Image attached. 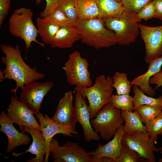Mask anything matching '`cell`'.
Returning <instances> with one entry per match:
<instances>
[{
  "label": "cell",
  "mask_w": 162,
  "mask_h": 162,
  "mask_svg": "<svg viewBox=\"0 0 162 162\" xmlns=\"http://www.w3.org/2000/svg\"><path fill=\"white\" fill-rule=\"evenodd\" d=\"M11 0H0V26L7 16L10 5Z\"/></svg>",
  "instance_id": "cell-36"
},
{
  "label": "cell",
  "mask_w": 162,
  "mask_h": 162,
  "mask_svg": "<svg viewBox=\"0 0 162 162\" xmlns=\"http://www.w3.org/2000/svg\"><path fill=\"white\" fill-rule=\"evenodd\" d=\"M122 143L136 151L140 157L148 162H156L154 152H159L148 132L136 131L131 135L124 133L122 139Z\"/></svg>",
  "instance_id": "cell-10"
},
{
  "label": "cell",
  "mask_w": 162,
  "mask_h": 162,
  "mask_svg": "<svg viewBox=\"0 0 162 162\" xmlns=\"http://www.w3.org/2000/svg\"><path fill=\"white\" fill-rule=\"evenodd\" d=\"M73 100L72 91L66 92L59 100L52 119L60 124L70 126L75 128L77 121Z\"/></svg>",
  "instance_id": "cell-16"
},
{
  "label": "cell",
  "mask_w": 162,
  "mask_h": 162,
  "mask_svg": "<svg viewBox=\"0 0 162 162\" xmlns=\"http://www.w3.org/2000/svg\"><path fill=\"white\" fill-rule=\"evenodd\" d=\"M155 9L152 0L147 4L137 13L133 14L134 16L138 22L142 20L146 21L154 18Z\"/></svg>",
  "instance_id": "cell-34"
},
{
  "label": "cell",
  "mask_w": 162,
  "mask_h": 162,
  "mask_svg": "<svg viewBox=\"0 0 162 162\" xmlns=\"http://www.w3.org/2000/svg\"><path fill=\"white\" fill-rule=\"evenodd\" d=\"M117 2L119 3H121L122 2V0H115Z\"/></svg>",
  "instance_id": "cell-41"
},
{
  "label": "cell",
  "mask_w": 162,
  "mask_h": 162,
  "mask_svg": "<svg viewBox=\"0 0 162 162\" xmlns=\"http://www.w3.org/2000/svg\"><path fill=\"white\" fill-rule=\"evenodd\" d=\"M8 116L22 131L24 127L40 130V125L34 116L33 112L26 105L12 95L7 108Z\"/></svg>",
  "instance_id": "cell-12"
},
{
  "label": "cell",
  "mask_w": 162,
  "mask_h": 162,
  "mask_svg": "<svg viewBox=\"0 0 162 162\" xmlns=\"http://www.w3.org/2000/svg\"><path fill=\"white\" fill-rule=\"evenodd\" d=\"M40 124V130L46 142L50 145L53 136L58 134H62L71 136L78 135L75 128L68 126L60 124L50 118L46 114L39 112L35 115Z\"/></svg>",
  "instance_id": "cell-17"
},
{
  "label": "cell",
  "mask_w": 162,
  "mask_h": 162,
  "mask_svg": "<svg viewBox=\"0 0 162 162\" xmlns=\"http://www.w3.org/2000/svg\"><path fill=\"white\" fill-rule=\"evenodd\" d=\"M53 87V83L50 81H32L26 84L22 89L19 100L29 107L34 114H38L40 112L44 98Z\"/></svg>",
  "instance_id": "cell-9"
},
{
  "label": "cell",
  "mask_w": 162,
  "mask_h": 162,
  "mask_svg": "<svg viewBox=\"0 0 162 162\" xmlns=\"http://www.w3.org/2000/svg\"><path fill=\"white\" fill-rule=\"evenodd\" d=\"M58 7L65 14L70 24L78 19L75 0H59Z\"/></svg>",
  "instance_id": "cell-31"
},
{
  "label": "cell",
  "mask_w": 162,
  "mask_h": 162,
  "mask_svg": "<svg viewBox=\"0 0 162 162\" xmlns=\"http://www.w3.org/2000/svg\"><path fill=\"white\" fill-rule=\"evenodd\" d=\"M104 21L106 27L115 32L117 44L126 45L135 42L140 29L133 14L125 11L119 16Z\"/></svg>",
  "instance_id": "cell-6"
},
{
  "label": "cell",
  "mask_w": 162,
  "mask_h": 162,
  "mask_svg": "<svg viewBox=\"0 0 162 162\" xmlns=\"http://www.w3.org/2000/svg\"><path fill=\"white\" fill-rule=\"evenodd\" d=\"M162 66V56H161L149 64L148 69L144 74L134 78L130 81L132 86H137L144 93L153 97L155 91L150 85V79L161 70Z\"/></svg>",
  "instance_id": "cell-19"
},
{
  "label": "cell",
  "mask_w": 162,
  "mask_h": 162,
  "mask_svg": "<svg viewBox=\"0 0 162 162\" xmlns=\"http://www.w3.org/2000/svg\"><path fill=\"white\" fill-rule=\"evenodd\" d=\"M33 13L30 8H21L14 10L8 22V28L13 36L21 38L25 44L26 52L35 42L43 47L44 44L36 39L38 34L37 28L34 25L32 18Z\"/></svg>",
  "instance_id": "cell-4"
},
{
  "label": "cell",
  "mask_w": 162,
  "mask_h": 162,
  "mask_svg": "<svg viewBox=\"0 0 162 162\" xmlns=\"http://www.w3.org/2000/svg\"><path fill=\"white\" fill-rule=\"evenodd\" d=\"M92 162H113V159L109 157H97L92 156Z\"/></svg>",
  "instance_id": "cell-39"
},
{
  "label": "cell",
  "mask_w": 162,
  "mask_h": 162,
  "mask_svg": "<svg viewBox=\"0 0 162 162\" xmlns=\"http://www.w3.org/2000/svg\"><path fill=\"white\" fill-rule=\"evenodd\" d=\"M152 0H122V3L127 12L132 14H135Z\"/></svg>",
  "instance_id": "cell-33"
},
{
  "label": "cell",
  "mask_w": 162,
  "mask_h": 162,
  "mask_svg": "<svg viewBox=\"0 0 162 162\" xmlns=\"http://www.w3.org/2000/svg\"><path fill=\"white\" fill-rule=\"evenodd\" d=\"M149 83L150 85H156V88L162 87V70H161L150 79Z\"/></svg>",
  "instance_id": "cell-37"
},
{
  "label": "cell",
  "mask_w": 162,
  "mask_h": 162,
  "mask_svg": "<svg viewBox=\"0 0 162 162\" xmlns=\"http://www.w3.org/2000/svg\"><path fill=\"white\" fill-rule=\"evenodd\" d=\"M46 5L44 9L40 13L41 17L47 16L58 6L59 0H45ZM35 3L39 4L41 0H35Z\"/></svg>",
  "instance_id": "cell-35"
},
{
  "label": "cell",
  "mask_w": 162,
  "mask_h": 162,
  "mask_svg": "<svg viewBox=\"0 0 162 162\" xmlns=\"http://www.w3.org/2000/svg\"><path fill=\"white\" fill-rule=\"evenodd\" d=\"M112 78V87L116 89L117 94H129L132 86L127 74L116 71Z\"/></svg>",
  "instance_id": "cell-26"
},
{
  "label": "cell",
  "mask_w": 162,
  "mask_h": 162,
  "mask_svg": "<svg viewBox=\"0 0 162 162\" xmlns=\"http://www.w3.org/2000/svg\"><path fill=\"white\" fill-rule=\"evenodd\" d=\"M13 123L8 116L5 111H3L0 114V131L7 136L8 143L6 151L11 152L16 147L22 145L28 144L31 138L25 132L18 130L13 125Z\"/></svg>",
  "instance_id": "cell-15"
},
{
  "label": "cell",
  "mask_w": 162,
  "mask_h": 162,
  "mask_svg": "<svg viewBox=\"0 0 162 162\" xmlns=\"http://www.w3.org/2000/svg\"><path fill=\"white\" fill-rule=\"evenodd\" d=\"M155 9L154 18L162 20V0H152Z\"/></svg>",
  "instance_id": "cell-38"
},
{
  "label": "cell",
  "mask_w": 162,
  "mask_h": 162,
  "mask_svg": "<svg viewBox=\"0 0 162 162\" xmlns=\"http://www.w3.org/2000/svg\"><path fill=\"white\" fill-rule=\"evenodd\" d=\"M133 97L129 94L118 95L112 94L111 102L115 108L122 110L134 111Z\"/></svg>",
  "instance_id": "cell-27"
},
{
  "label": "cell",
  "mask_w": 162,
  "mask_h": 162,
  "mask_svg": "<svg viewBox=\"0 0 162 162\" xmlns=\"http://www.w3.org/2000/svg\"><path fill=\"white\" fill-rule=\"evenodd\" d=\"M135 110L140 114L142 122L146 123L162 112V107L142 105Z\"/></svg>",
  "instance_id": "cell-28"
},
{
  "label": "cell",
  "mask_w": 162,
  "mask_h": 162,
  "mask_svg": "<svg viewBox=\"0 0 162 162\" xmlns=\"http://www.w3.org/2000/svg\"><path fill=\"white\" fill-rule=\"evenodd\" d=\"M1 49L5 55L1 58V61L5 67L2 71H0V81L6 79H12L15 81L16 87L11 92L14 93L16 98H17L16 94L19 88L22 89L26 84L45 77V74L38 72L35 68H32L26 64L22 58L18 44L13 46L3 44Z\"/></svg>",
  "instance_id": "cell-1"
},
{
  "label": "cell",
  "mask_w": 162,
  "mask_h": 162,
  "mask_svg": "<svg viewBox=\"0 0 162 162\" xmlns=\"http://www.w3.org/2000/svg\"><path fill=\"white\" fill-rule=\"evenodd\" d=\"M89 63L76 50L68 56L62 68L65 72L68 83L75 87L85 88L92 86V82L88 69Z\"/></svg>",
  "instance_id": "cell-7"
},
{
  "label": "cell",
  "mask_w": 162,
  "mask_h": 162,
  "mask_svg": "<svg viewBox=\"0 0 162 162\" xmlns=\"http://www.w3.org/2000/svg\"><path fill=\"white\" fill-rule=\"evenodd\" d=\"M74 106L77 122L82 128L85 140L87 142L99 140L100 137L91 124L88 106L82 94L77 92L75 94Z\"/></svg>",
  "instance_id": "cell-14"
},
{
  "label": "cell",
  "mask_w": 162,
  "mask_h": 162,
  "mask_svg": "<svg viewBox=\"0 0 162 162\" xmlns=\"http://www.w3.org/2000/svg\"><path fill=\"white\" fill-rule=\"evenodd\" d=\"M22 131L29 134L32 138V142L29 148L23 152L13 153L12 155L18 157L27 152L35 154V157L29 159L28 162H48L49 157L54 148L58 145V142L56 140H52L50 145L46 142L41 131L38 129L23 127Z\"/></svg>",
  "instance_id": "cell-8"
},
{
  "label": "cell",
  "mask_w": 162,
  "mask_h": 162,
  "mask_svg": "<svg viewBox=\"0 0 162 162\" xmlns=\"http://www.w3.org/2000/svg\"><path fill=\"white\" fill-rule=\"evenodd\" d=\"M70 25L75 26L79 31L81 42L88 46L99 50L117 44L115 33L105 27L104 21L102 19H77Z\"/></svg>",
  "instance_id": "cell-2"
},
{
  "label": "cell",
  "mask_w": 162,
  "mask_h": 162,
  "mask_svg": "<svg viewBox=\"0 0 162 162\" xmlns=\"http://www.w3.org/2000/svg\"><path fill=\"white\" fill-rule=\"evenodd\" d=\"M158 161L159 162H162V158H160L159 160Z\"/></svg>",
  "instance_id": "cell-42"
},
{
  "label": "cell",
  "mask_w": 162,
  "mask_h": 162,
  "mask_svg": "<svg viewBox=\"0 0 162 162\" xmlns=\"http://www.w3.org/2000/svg\"><path fill=\"white\" fill-rule=\"evenodd\" d=\"M148 162L139 157L138 153L128 146L122 143L120 154L115 162Z\"/></svg>",
  "instance_id": "cell-29"
},
{
  "label": "cell",
  "mask_w": 162,
  "mask_h": 162,
  "mask_svg": "<svg viewBox=\"0 0 162 162\" xmlns=\"http://www.w3.org/2000/svg\"><path fill=\"white\" fill-rule=\"evenodd\" d=\"M78 19L87 20L99 19V13L96 0H75Z\"/></svg>",
  "instance_id": "cell-22"
},
{
  "label": "cell",
  "mask_w": 162,
  "mask_h": 162,
  "mask_svg": "<svg viewBox=\"0 0 162 162\" xmlns=\"http://www.w3.org/2000/svg\"><path fill=\"white\" fill-rule=\"evenodd\" d=\"M125 133L124 125L122 124L115 134L112 139L106 144L99 143L94 151L88 152L91 156L97 157H107L112 158L113 162L119 157L122 146V139Z\"/></svg>",
  "instance_id": "cell-18"
},
{
  "label": "cell",
  "mask_w": 162,
  "mask_h": 162,
  "mask_svg": "<svg viewBox=\"0 0 162 162\" xmlns=\"http://www.w3.org/2000/svg\"><path fill=\"white\" fill-rule=\"evenodd\" d=\"M121 111L110 102L104 106L91 121L94 130L100 133L102 138L109 140L124 121Z\"/></svg>",
  "instance_id": "cell-5"
},
{
  "label": "cell",
  "mask_w": 162,
  "mask_h": 162,
  "mask_svg": "<svg viewBox=\"0 0 162 162\" xmlns=\"http://www.w3.org/2000/svg\"><path fill=\"white\" fill-rule=\"evenodd\" d=\"M145 46V61L149 64L162 54V26L150 27L139 23Z\"/></svg>",
  "instance_id": "cell-11"
},
{
  "label": "cell",
  "mask_w": 162,
  "mask_h": 162,
  "mask_svg": "<svg viewBox=\"0 0 162 162\" xmlns=\"http://www.w3.org/2000/svg\"><path fill=\"white\" fill-rule=\"evenodd\" d=\"M52 22L60 27L70 24V23L63 11L59 7L46 17Z\"/></svg>",
  "instance_id": "cell-32"
},
{
  "label": "cell",
  "mask_w": 162,
  "mask_h": 162,
  "mask_svg": "<svg viewBox=\"0 0 162 162\" xmlns=\"http://www.w3.org/2000/svg\"></svg>",
  "instance_id": "cell-43"
},
{
  "label": "cell",
  "mask_w": 162,
  "mask_h": 162,
  "mask_svg": "<svg viewBox=\"0 0 162 162\" xmlns=\"http://www.w3.org/2000/svg\"><path fill=\"white\" fill-rule=\"evenodd\" d=\"M160 153L162 154V147H158L157 148Z\"/></svg>",
  "instance_id": "cell-40"
},
{
  "label": "cell",
  "mask_w": 162,
  "mask_h": 162,
  "mask_svg": "<svg viewBox=\"0 0 162 162\" xmlns=\"http://www.w3.org/2000/svg\"><path fill=\"white\" fill-rule=\"evenodd\" d=\"M121 114L125 122L124 125L125 133L131 135L136 131L147 132V129L143 124L140 116L136 110H135L134 112L128 110H122Z\"/></svg>",
  "instance_id": "cell-23"
},
{
  "label": "cell",
  "mask_w": 162,
  "mask_h": 162,
  "mask_svg": "<svg viewBox=\"0 0 162 162\" xmlns=\"http://www.w3.org/2000/svg\"><path fill=\"white\" fill-rule=\"evenodd\" d=\"M112 82L110 76L101 75L96 78L92 86L85 88L75 87L76 92L88 100L91 119L94 118L104 106L111 102L113 90Z\"/></svg>",
  "instance_id": "cell-3"
},
{
  "label": "cell",
  "mask_w": 162,
  "mask_h": 162,
  "mask_svg": "<svg viewBox=\"0 0 162 162\" xmlns=\"http://www.w3.org/2000/svg\"><path fill=\"white\" fill-rule=\"evenodd\" d=\"M36 22L38 34L42 40L50 45L61 27L46 17H38Z\"/></svg>",
  "instance_id": "cell-24"
},
{
  "label": "cell",
  "mask_w": 162,
  "mask_h": 162,
  "mask_svg": "<svg viewBox=\"0 0 162 162\" xmlns=\"http://www.w3.org/2000/svg\"><path fill=\"white\" fill-rule=\"evenodd\" d=\"M54 162H92V156L75 142L57 146L50 153Z\"/></svg>",
  "instance_id": "cell-13"
},
{
  "label": "cell",
  "mask_w": 162,
  "mask_h": 162,
  "mask_svg": "<svg viewBox=\"0 0 162 162\" xmlns=\"http://www.w3.org/2000/svg\"><path fill=\"white\" fill-rule=\"evenodd\" d=\"M81 37L77 28L71 25L61 27L51 44L53 48H68L81 39Z\"/></svg>",
  "instance_id": "cell-20"
},
{
  "label": "cell",
  "mask_w": 162,
  "mask_h": 162,
  "mask_svg": "<svg viewBox=\"0 0 162 162\" xmlns=\"http://www.w3.org/2000/svg\"><path fill=\"white\" fill-rule=\"evenodd\" d=\"M133 106L134 110L139 106L142 105H149L162 107V96L157 98L148 96L143 92L137 86H133Z\"/></svg>",
  "instance_id": "cell-25"
},
{
  "label": "cell",
  "mask_w": 162,
  "mask_h": 162,
  "mask_svg": "<svg viewBox=\"0 0 162 162\" xmlns=\"http://www.w3.org/2000/svg\"><path fill=\"white\" fill-rule=\"evenodd\" d=\"M99 13V19L103 20L119 16L125 11L122 2L115 0H96Z\"/></svg>",
  "instance_id": "cell-21"
},
{
  "label": "cell",
  "mask_w": 162,
  "mask_h": 162,
  "mask_svg": "<svg viewBox=\"0 0 162 162\" xmlns=\"http://www.w3.org/2000/svg\"><path fill=\"white\" fill-rule=\"evenodd\" d=\"M145 125L147 129L149 136L154 143L156 144L157 135H162V112L145 123Z\"/></svg>",
  "instance_id": "cell-30"
}]
</instances>
